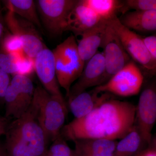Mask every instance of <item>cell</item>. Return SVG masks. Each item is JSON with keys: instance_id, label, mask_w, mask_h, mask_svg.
Returning a JSON list of instances; mask_svg holds the SVG:
<instances>
[{"instance_id": "1", "label": "cell", "mask_w": 156, "mask_h": 156, "mask_svg": "<svg viewBox=\"0 0 156 156\" xmlns=\"http://www.w3.org/2000/svg\"><path fill=\"white\" fill-rule=\"evenodd\" d=\"M136 106L133 104L111 98L90 113L74 119L62 129L66 140L86 139L116 140L128 134L135 125Z\"/></svg>"}, {"instance_id": "2", "label": "cell", "mask_w": 156, "mask_h": 156, "mask_svg": "<svg viewBox=\"0 0 156 156\" xmlns=\"http://www.w3.org/2000/svg\"><path fill=\"white\" fill-rule=\"evenodd\" d=\"M37 106L33 99L29 108L6 129V156H43L49 141L37 119Z\"/></svg>"}, {"instance_id": "3", "label": "cell", "mask_w": 156, "mask_h": 156, "mask_svg": "<svg viewBox=\"0 0 156 156\" xmlns=\"http://www.w3.org/2000/svg\"><path fill=\"white\" fill-rule=\"evenodd\" d=\"M33 100L37 106V119L48 141L61 136L67 114V105L62 95H53L43 87L35 89Z\"/></svg>"}, {"instance_id": "4", "label": "cell", "mask_w": 156, "mask_h": 156, "mask_svg": "<svg viewBox=\"0 0 156 156\" xmlns=\"http://www.w3.org/2000/svg\"><path fill=\"white\" fill-rule=\"evenodd\" d=\"M53 51L58 85L65 90L68 97L73 84L80 77L85 63L80 57L75 37L73 35Z\"/></svg>"}, {"instance_id": "5", "label": "cell", "mask_w": 156, "mask_h": 156, "mask_svg": "<svg viewBox=\"0 0 156 156\" xmlns=\"http://www.w3.org/2000/svg\"><path fill=\"white\" fill-rule=\"evenodd\" d=\"M144 77L136 62L131 61L106 83L94 88L99 92H107L123 97L137 95Z\"/></svg>"}, {"instance_id": "6", "label": "cell", "mask_w": 156, "mask_h": 156, "mask_svg": "<svg viewBox=\"0 0 156 156\" xmlns=\"http://www.w3.org/2000/svg\"><path fill=\"white\" fill-rule=\"evenodd\" d=\"M119 37L123 48L130 56L147 72L154 74L156 62L151 57L142 37L121 23L117 15L107 21Z\"/></svg>"}, {"instance_id": "7", "label": "cell", "mask_w": 156, "mask_h": 156, "mask_svg": "<svg viewBox=\"0 0 156 156\" xmlns=\"http://www.w3.org/2000/svg\"><path fill=\"white\" fill-rule=\"evenodd\" d=\"M78 0H38L37 9L43 23L50 33L59 35L67 30L71 12Z\"/></svg>"}, {"instance_id": "8", "label": "cell", "mask_w": 156, "mask_h": 156, "mask_svg": "<svg viewBox=\"0 0 156 156\" xmlns=\"http://www.w3.org/2000/svg\"><path fill=\"white\" fill-rule=\"evenodd\" d=\"M5 21L11 33L21 41L26 56L33 59L41 50L47 48L36 27L31 23L9 10L5 17Z\"/></svg>"}, {"instance_id": "9", "label": "cell", "mask_w": 156, "mask_h": 156, "mask_svg": "<svg viewBox=\"0 0 156 156\" xmlns=\"http://www.w3.org/2000/svg\"><path fill=\"white\" fill-rule=\"evenodd\" d=\"M156 122V91L154 84L147 87L140 96L135 112V124L144 143L152 141V131Z\"/></svg>"}, {"instance_id": "10", "label": "cell", "mask_w": 156, "mask_h": 156, "mask_svg": "<svg viewBox=\"0 0 156 156\" xmlns=\"http://www.w3.org/2000/svg\"><path fill=\"white\" fill-rule=\"evenodd\" d=\"M101 48L103 50L105 73L101 85L106 83L131 61L119 37L108 23Z\"/></svg>"}, {"instance_id": "11", "label": "cell", "mask_w": 156, "mask_h": 156, "mask_svg": "<svg viewBox=\"0 0 156 156\" xmlns=\"http://www.w3.org/2000/svg\"><path fill=\"white\" fill-rule=\"evenodd\" d=\"M34 70L44 88L51 95H62L56 75L53 51L44 48L33 59Z\"/></svg>"}, {"instance_id": "12", "label": "cell", "mask_w": 156, "mask_h": 156, "mask_svg": "<svg viewBox=\"0 0 156 156\" xmlns=\"http://www.w3.org/2000/svg\"><path fill=\"white\" fill-rule=\"evenodd\" d=\"M105 73V64L102 52L98 51L85 64L79 79L72 86L68 98L87 91L91 87L101 85Z\"/></svg>"}, {"instance_id": "13", "label": "cell", "mask_w": 156, "mask_h": 156, "mask_svg": "<svg viewBox=\"0 0 156 156\" xmlns=\"http://www.w3.org/2000/svg\"><path fill=\"white\" fill-rule=\"evenodd\" d=\"M107 26V21L101 20L95 26L80 35L81 39L77 42L78 51L85 64L102 47Z\"/></svg>"}, {"instance_id": "14", "label": "cell", "mask_w": 156, "mask_h": 156, "mask_svg": "<svg viewBox=\"0 0 156 156\" xmlns=\"http://www.w3.org/2000/svg\"><path fill=\"white\" fill-rule=\"evenodd\" d=\"M111 98V94L110 93L98 92L94 89L90 92L85 91L68 99L69 108L75 119H80Z\"/></svg>"}, {"instance_id": "15", "label": "cell", "mask_w": 156, "mask_h": 156, "mask_svg": "<svg viewBox=\"0 0 156 156\" xmlns=\"http://www.w3.org/2000/svg\"><path fill=\"white\" fill-rule=\"evenodd\" d=\"M101 20L94 11L80 0L69 14L67 30L71 31L76 35H80L95 26Z\"/></svg>"}, {"instance_id": "16", "label": "cell", "mask_w": 156, "mask_h": 156, "mask_svg": "<svg viewBox=\"0 0 156 156\" xmlns=\"http://www.w3.org/2000/svg\"><path fill=\"white\" fill-rule=\"evenodd\" d=\"M119 19L122 25L132 31L147 33L156 30V10L128 11Z\"/></svg>"}, {"instance_id": "17", "label": "cell", "mask_w": 156, "mask_h": 156, "mask_svg": "<svg viewBox=\"0 0 156 156\" xmlns=\"http://www.w3.org/2000/svg\"><path fill=\"white\" fill-rule=\"evenodd\" d=\"M74 143L76 156H113L116 140L105 139L77 140Z\"/></svg>"}, {"instance_id": "18", "label": "cell", "mask_w": 156, "mask_h": 156, "mask_svg": "<svg viewBox=\"0 0 156 156\" xmlns=\"http://www.w3.org/2000/svg\"><path fill=\"white\" fill-rule=\"evenodd\" d=\"M9 11L17 16L41 28L42 25L37 11L35 3L33 0H8L4 1Z\"/></svg>"}, {"instance_id": "19", "label": "cell", "mask_w": 156, "mask_h": 156, "mask_svg": "<svg viewBox=\"0 0 156 156\" xmlns=\"http://www.w3.org/2000/svg\"><path fill=\"white\" fill-rule=\"evenodd\" d=\"M136 126L117 142L113 156H135L144 144Z\"/></svg>"}, {"instance_id": "20", "label": "cell", "mask_w": 156, "mask_h": 156, "mask_svg": "<svg viewBox=\"0 0 156 156\" xmlns=\"http://www.w3.org/2000/svg\"><path fill=\"white\" fill-rule=\"evenodd\" d=\"M101 20L108 21L120 12L122 7V1L118 0H81Z\"/></svg>"}, {"instance_id": "21", "label": "cell", "mask_w": 156, "mask_h": 156, "mask_svg": "<svg viewBox=\"0 0 156 156\" xmlns=\"http://www.w3.org/2000/svg\"><path fill=\"white\" fill-rule=\"evenodd\" d=\"M23 54H9L0 50V69L13 75L18 73V63Z\"/></svg>"}, {"instance_id": "22", "label": "cell", "mask_w": 156, "mask_h": 156, "mask_svg": "<svg viewBox=\"0 0 156 156\" xmlns=\"http://www.w3.org/2000/svg\"><path fill=\"white\" fill-rule=\"evenodd\" d=\"M136 11L156 10V0H126L122 1L120 12L122 14L130 10Z\"/></svg>"}, {"instance_id": "23", "label": "cell", "mask_w": 156, "mask_h": 156, "mask_svg": "<svg viewBox=\"0 0 156 156\" xmlns=\"http://www.w3.org/2000/svg\"><path fill=\"white\" fill-rule=\"evenodd\" d=\"M1 50L9 54H23L21 41L17 37L9 33L3 36L1 41Z\"/></svg>"}, {"instance_id": "24", "label": "cell", "mask_w": 156, "mask_h": 156, "mask_svg": "<svg viewBox=\"0 0 156 156\" xmlns=\"http://www.w3.org/2000/svg\"><path fill=\"white\" fill-rule=\"evenodd\" d=\"M47 154L49 156H76L74 150L72 149L65 140L61 136L53 141Z\"/></svg>"}, {"instance_id": "25", "label": "cell", "mask_w": 156, "mask_h": 156, "mask_svg": "<svg viewBox=\"0 0 156 156\" xmlns=\"http://www.w3.org/2000/svg\"><path fill=\"white\" fill-rule=\"evenodd\" d=\"M18 73L17 74L28 76L34 70L33 59L27 56H23L18 63Z\"/></svg>"}, {"instance_id": "26", "label": "cell", "mask_w": 156, "mask_h": 156, "mask_svg": "<svg viewBox=\"0 0 156 156\" xmlns=\"http://www.w3.org/2000/svg\"><path fill=\"white\" fill-rule=\"evenodd\" d=\"M11 80L10 74L0 69V105L4 103L5 95Z\"/></svg>"}, {"instance_id": "27", "label": "cell", "mask_w": 156, "mask_h": 156, "mask_svg": "<svg viewBox=\"0 0 156 156\" xmlns=\"http://www.w3.org/2000/svg\"><path fill=\"white\" fill-rule=\"evenodd\" d=\"M144 44L152 59L156 62V36L151 35L143 37Z\"/></svg>"}, {"instance_id": "28", "label": "cell", "mask_w": 156, "mask_h": 156, "mask_svg": "<svg viewBox=\"0 0 156 156\" xmlns=\"http://www.w3.org/2000/svg\"><path fill=\"white\" fill-rule=\"evenodd\" d=\"M135 156H156L155 139H153L147 147L141 149Z\"/></svg>"}, {"instance_id": "29", "label": "cell", "mask_w": 156, "mask_h": 156, "mask_svg": "<svg viewBox=\"0 0 156 156\" xmlns=\"http://www.w3.org/2000/svg\"><path fill=\"white\" fill-rule=\"evenodd\" d=\"M9 125L8 119L5 117L0 116V131H2L5 134L6 129Z\"/></svg>"}, {"instance_id": "30", "label": "cell", "mask_w": 156, "mask_h": 156, "mask_svg": "<svg viewBox=\"0 0 156 156\" xmlns=\"http://www.w3.org/2000/svg\"><path fill=\"white\" fill-rule=\"evenodd\" d=\"M4 20L3 18L2 13V9L0 5V43L3 36H4Z\"/></svg>"}, {"instance_id": "31", "label": "cell", "mask_w": 156, "mask_h": 156, "mask_svg": "<svg viewBox=\"0 0 156 156\" xmlns=\"http://www.w3.org/2000/svg\"><path fill=\"white\" fill-rule=\"evenodd\" d=\"M0 156H6L5 150L0 147Z\"/></svg>"}, {"instance_id": "32", "label": "cell", "mask_w": 156, "mask_h": 156, "mask_svg": "<svg viewBox=\"0 0 156 156\" xmlns=\"http://www.w3.org/2000/svg\"><path fill=\"white\" fill-rule=\"evenodd\" d=\"M3 134H5V133L2 132V131H0V136H1V135H3Z\"/></svg>"}, {"instance_id": "33", "label": "cell", "mask_w": 156, "mask_h": 156, "mask_svg": "<svg viewBox=\"0 0 156 156\" xmlns=\"http://www.w3.org/2000/svg\"><path fill=\"white\" fill-rule=\"evenodd\" d=\"M43 156H49L48 155V154H45Z\"/></svg>"}]
</instances>
